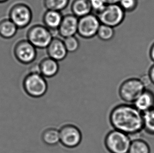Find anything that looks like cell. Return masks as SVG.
Returning a JSON list of instances; mask_svg holds the SVG:
<instances>
[{"instance_id": "cell-1", "label": "cell", "mask_w": 154, "mask_h": 153, "mask_svg": "<svg viewBox=\"0 0 154 153\" xmlns=\"http://www.w3.org/2000/svg\"><path fill=\"white\" fill-rule=\"evenodd\" d=\"M109 121L114 129L129 136L143 129V113L129 104H119L114 106L109 113Z\"/></svg>"}, {"instance_id": "cell-2", "label": "cell", "mask_w": 154, "mask_h": 153, "mask_svg": "<svg viewBox=\"0 0 154 153\" xmlns=\"http://www.w3.org/2000/svg\"><path fill=\"white\" fill-rule=\"evenodd\" d=\"M131 141L128 135L114 129L106 135L104 145L110 153H128Z\"/></svg>"}, {"instance_id": "cell-3", "label": "cell", "mask_w": 154, "mask_h": 153, "mask_svg": "<svg viewBox=\"0 0 154 153\" xmlns=\"http://www.w3.org/2000/svg\"><path fill=\"white\" fill-rule=\"evenodd\" d=\"M23 86L25 92L34 98L43 97L48 90L45 78L38 73L29 72L23 80Z\"/></svg>"}, {"instance_id": "cell-4", "label": "cell", "mask_w": 154, "mask_h": 153, "mask_svg": "<svg viewBox=\"0 0 154 153\" xmlns=\"http://www.w3.org/2000/svg\"><path fill=\"white\" fill-rule=\"evenodd\" d=\"M53 38V32L44 25H33L26 33V39L36 49H46Z\"/></svg>"}, {"instance_id": "cell-5", "label": "cell", "mask_w": 154, "mask_h": 153, "mask_svg": "<svg viewBox=\"0 0 154 153\" xmlns=\"http://www.w3.org/2000/svg\"><path fill=\"white\" fill-rule=\"evenodd\" d=\"M8 17L19 29H23L31 23L33 13L27 4L19 2L11 7L8 11Z\"/></svg>"}, {"instance_id": "cell-6", "label": "cell", "mask_w": 154, "mask_h": 153, "mask_svg": "<svg viewBox=\"0 0 154 153\" xmlns=\"http://www.w3.org/2000/svg\"><path fill=\"white\" fill-rule=\"evenodd\" d=\"M145 90V87L140 79L129 78L124 81L119 86V97L126 104H133Z\"/></svg>"}, {"instance_id": "cell-7", "label": "cell", "mask_w": 154, "mask_h": 153, "mask_svg": "<svg viewBox=\"0 0 154 153\" xmlns=\"http://www.w3.org/2000/svg\"><path fill=\"white\" fill-rule=\"evenodd\" d=\"M125 13L119 4H111L106 5L105 8L96 15L100 24L115 28L124 21Z\"/></svg>"}, {"instance_id": "cell-8", "label": "cell", "mask_w": 154, "mask_h": 153, "mask_svg": "<svg viewBox=\"0 0 154 153\" xmlns=\"http://www.w3.org/2000/svg\"><path fill=\"white\" fill-rule=\"evenodd\" d=\"M59 130L60 143L67 148H74L79 146L82 141V133L78 127L74 124H64Z\"/></svg>"}, {"instance_id": "cell-9", "label": "cell", "mask_w": 154, "mask_h": 153, "mask_svg": "<svg viewBox=\"0 0 154 153\" xmlns=\"http://www.w3.org/2000/svg\"><path fill=\"white\" fill-rule=\"evenodd\" d=\"M13 55L17 61L22 64H31L36 58L37 49L27 39H21L15 44Z\"/></svg>"}, {"instance_id": "cell-10", "label": "cell", "mask_w": 154, "mask_h": 153, "mask_svg": "<svg viewBox=\"0 0 154 153\" xmlns=\"http://www.w3.org/2000/svg\"><path fill=\"white\" fill-rule=\"evenodd\" d=\"M100 24L97 15L90 13L79 18L77 34L85 39L92 38L97 35Z\"/></svg>"}, {"instance_id": "cell-11", "label": "cell", "mask_w": 154, "mask_h": 153, "mask_svg": "<svg viewBox=\"0 0 154 153\" xmlns=\"http://www.w3.org/2000/svg\"><path fill=\"white\" fill-rule=\"evenodd\" d=\"M78 22L79 18L73 14L63 16L57 29L59 35L64 38L75 36L77 34Z\"/></svg>"}, {"instance_id": "cell-12", "label": "cell", "mask_w": 154, "mask_h": 153, "mask_svg": "<svg viewBox=\"0 0 154 153\" xmlns=\"http://www.w3.org/2000/svg\"><path fill=\"white\" fill-rule=\"evenodd\" d=\"M46 49L48 57L58 62L65 59L68 54L63 40L58 38H53Z\"/></svg>"}, {"instance_id": "cell-13", "label": "cell", "mask_w": 154, "mask_h": 153, "mask_svg": "<svg viewBox=\"0 0 154 153\" xmlns=\"http://www.w3.org/2000/svg\"><path fill=\"white\" fill-rule=\"evenodd\" d=\"M133 104L140 112H146L154 108V94L152 92L145 90Z\"/></svg>"}, {"instance_id": "cell-14", "label": "cell", "mask_w": 154, "mask_h": 153, "mask_svg": "<svg viewBox=\"0 0 154 153\" xmlns=\"http://www.w3.org/2000/svg\"><path fill=\"white\" fill-rule=\"evenodd\" d=\"M38 64L40 74L45 78H51L55 76L60 69L58 62L49 57L43 59Z\"/></svg>"}, {"instance_id": "cell-15", "label": "cell", "mask_w": 154, "mask_h": 153, "mask_svg": "<svg viewBox=\"0 0 154 153\" xmlns=\"http://www.w3.org/2000/svg\"><path fill=\"white\" fill-rule=\"evenodd\" d=\"M63 17L61 12L47 10L43 17L44 25L52 32L57 31Z\"/></svg>"}, {"instance_id": "cell-16", "label": "cell", "mask_w": 154, "mask_h": 153, "mask_svg": "<svg viewBox=\"0 0 154 153\" xmlns=\"http://www.w3.org/2000/svg\"><path fill=\"white\" fill-rule=\"evenodd\" d=\"M19 28L9 18L0 20V37L5 39H11L17 35Z\"/></svg>"}, {"instance_id": "cell-17", "label": "cell", "mask_w": 154, "mask_h": 153, "mask_svg": "<svg viewBox=\"0 0 154 153\" xmlns=\"http://www.w3.org/2000/svg\"><path fill=\"white\" fill-rule=\"evenodd\" d=\"M71 10L72 14L78 18L92 13V12L89 0H73Z\"/></svg>"}, {"instance_id": "cell-18", "label": "cell", "mask_w": 154, "mask_h": 153, "mask_svg": "<svg viewBox=\"0 0 154 153\" xmlns=\"http://www.w3.org/2000/svg\"><path fill=\"white\" fill-rule=\"evenodd\" d=\"M42 140L46 145L54 146L60 142L59 130L55 128H48L45 129L41 135Z\"/></svg>"}, {"instance_id": "cell-19", "label": "cell", "mask_w": 154, "mask_h": 153, "mask_svg": "<svg viewBox=\"0 0 154 153\" xmlns=\"http://www.w3.org/2000/svg\"><path fill=\"white\" fill-rule=\"evenodd\" d=\"M128 153H150V147L144 140L134 139L131 141Z\"/></svg>"}, {"instance_id": "cell-20", "label": "cell", "mask_w": 154, "mask_h": 153, "mask_svg": "<svg viewBox=\"0 0 154 153\" xmlns=\"http://www.w3.org/2000/svg\"><path fill=\"white\" fill-rule=\"evenodd\" d=\"M143 128L148 134L154 135V108L143 113Z\"/></svg>"}, {"instance_id": "cell-21", "label": "cell", "mask_w": 154, "mask_h": 153, "mask_svg": "<svg viewBox=\"0 0 154 153\" xmlns=\"http://www.w3.org/2000/svg\"><path fill=\"white\" fill-rule=\"evenodd\" d=\"M70 0H44V6L48 10L61 12L69 5Z\"/></svg>"}, {"instance_id": "cell-22", "label": "cell", "mask_w": 154, "mask_h": 153, "mask_svg": "<svg viewBox=\"0 0 154 153\" xmlns=\"http://www.w3.org/2000/svg\"><path fill=\"white\" fill-rule=\"evenodd\" d=\"M114 28L108 25L100 24L96 35L103 41H109L115 35Z\"/></svg>"}, {"instance_id": "cell-23", "label": "cell", "mask_w": 154, "mask_h": 153, "mask_svg": "<svg viewBox=\"0 0 154 153\" xmlns=\"http://www.w3.org/2000/svg\"><path fill=\"white\" fill-rule=\"evenodd\" d=\"M63 42L68 53L75 52L79 49L80 46L79 41L75 36L65 38Z\"/></svg>"}, {"instance_id": "cell-24", "label": "cell", "mask_w": 154, "mask_h": 153, "mask_svg": "<svg viewBox=\"0 0 154 153\" xmlns=\"http://www.w3.org/2000/svg\"><path fill=\"white\" fill-rule=\"evenodd\" d=\"M119 4L125 12H131L137 8L138 1L137 0H120Z\"/></svg>"}, {"instance_id": "cell-25", "label": "cell", "mask_w": 154, "mask_h": 153, "mask_svg": "<svg viewBox=\"0 0 154 153\" xmlns=\"http://www.w3.org/2000/svg\"><path fill=\"white\" fill-rule=\"evenodd\" d=\"M92 11L97 14L106 6L104 0H89Z\"/></svg>"}, {"instance_id": "cell-26", "label": "cell", "mask_w": 154, "mask_h": 153, "mask_svg": "<svg viewBox=\"0 0 154 153\" xmlns=\"http://www.w3.org/2000/svg\"><path fill=\"white\" fill-rule=\"evenodd\" d=\"M140 80L142 83V84L144 85L145 88L148 86L149 85H150L152 83L151 80H150V78L149 75H143L140 79Z\"/></svg>"}, {"instance_id": "cell-27", "label": "cell", "mask_w": 154, "mask_h": 153, "mask_svg": "<svg viewBox=\"0 0 154 153\" xmlns=\"http://www.w3.org/2000/svg\"><path fill=\"white\" fill-rule=\"evenodd\" d=\"M148 75L150 78L152 83H153L154 85V64L150 67Z\"/></svg>"}, {"instance_id": "cell-28", "label": "cell", "mask_w": 154, "mask_h": 153, "mask_svg": "<svg viewBox=\"0 0 154 153\" xmlns=\"http://www.w3.org/2000/svg\"><path fill=\"white\" fill-rule=\"evenodd\" d=\"M106 5L111 4H119L120 0H104Z\"/></svg>"}, {"instance_id": "cell-29", "label": "cell", "mask_w": 154, "mask_h": 153, "mask_svg": "<svg viewBox=\"0 0 154 153\" xmlns=\"http://www.w3.org/2000/svg\"><path fill=\"white\" fill-rule=\"evenodd\" d=\"M149 55H150V57L151 59L154 62V43L152 46L151 48H150Z\"/></svg>"}, {"instance_id": "cell-30", "label": "cell", "mask_w": 154, "mask_h": 153, "mask_svg": "<svg viewBox=\"0 0 154 153\" xmlns=\"http://www.w3.org/2000/svg\"><path fill=\"white\" fill-rule=\"evenodd\" d=\"M9 0H0V4H3V3H5L6 2L8 1Z\"/></svg>"}]
</instances>
